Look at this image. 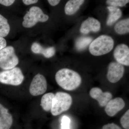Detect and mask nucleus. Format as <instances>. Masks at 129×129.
<instances>
[{
  "mask_svg": "<svg viewBox=\"0 0 129 129\" xmlns=\"http://www.w3.org/2000/svg\"><path fill=\"white\" fill-rule=\"evenodd\" d=\"M55 80L61 88L69 91L78 88L82 81L81 77L78 73L67 68L58 70L55 75Z\"/></svg>",
  "mask_w": 129,
  "mask_h": 129,
  "instance_id": "f257e3e1",
  "label": "nucleus"
},
{
  "mask_svg": "<svg viewBox=\"0 0 129 129\" xmlns=\"http://www.w3.org/2000/svg\"><path fill=\"white\" fill-rule=\"evenodd\" d=\"M114 41L111 36L102 35L97 37L90 44L89 50L94 56H100L109 53L112 50Z\"/></svg>",
  "mask_w": 129,
  "mask_h": 129,
  "instance_id": "f03ea898",
  "label": "nucleus"
},
{
  "mask_svg": "<svg viewBox=\"0 0 129 129\" xmlns=\"http://www.w3.org/2000/svg\"><path fill=\"white\" fill-rule=\"evenodd\" d=\"M71 96L65 92H58L55 94L51 110L53 116L60 115L63 112L68 111L72 103Z\"/></svg>",
  "mask_w": 129,
  "mask_h": 129,
  "instance_id": "7ed1b4c3",
  "label": "nucleus"
},
{
  "mask_svg": "<svg viewBox=\"0 0 129 129\" xmlns=\"http://www.w3.org/2000/svg\"><path fill=\"white\" fill-rule=\"evenodd\" d=\"M18 58L14 47H6L0 51V68L4 70L12 69L18 64Z\"/></svg>",
  "mask_w": 129,
  "mask_h": 129,
  "instance_id": "20e7f679",
  "label": "nucleus"
},
{
  "mask_svg": "<svg viewBox=\"0 0 129 129\" xmlns=\"http://www.w3.org/2000/svg\"><path fill=\"white\" fill-rule=\"evenodd\" d=\"M48 19V15L44 14L40 8L32 7L24 17L22 25L25 28L32 27L39 22H46Z\"/></svg>",
  "mask_w": 129,
  "mask_h": 129,
  "instance_id": "39448f33",
  "label": "nucleus"
},
{
  "mask_svg": "<svg viewBox=\"0 0 129 129\" xmlns=\"http://www.w3.org/2000/svg\"><path fill=\"white\" fill-rule=\"evenodd\" d=\"M24 76L19 68L15 67L12 69L0 72V83L4 84L18 86L22 84Z\"/></svg>",
  "mask_w": 129,
  "mask_h": 129,
  "instance_id": "423d86ee",
  "label": "nucleus"
},
{
  "mask_svg": "<svg viewBox=\"0 0 129 129\" xmlns=\"http://www.w3.org/2000/svg\"><path fill=\"white\" fill-rule=\"evenodd\" d=\"M47 82L45 76L40 74L34 76L31 81L29 88L30 94L37 96L43 94L47 90Z\"/></svg>",
  "mask_w": 129,
  "mask_h": 129,
  "instance_id": "0eeeda50",
  "label": "nucleus"
},
{
  "mask_svg": "<svg viewBox=\"0 0 129 129\" xmlns=\"http://www.w3.org/2000/svg\"><path fill=\"white\" fill-rule=\"evenodd\" d=\"M124 71V67L122 64L115 62H111L109 64L107 78L111 83H117L123 77Z\"/></svg>",
  "mask_w": 129,
  "mask_h": 129,
  "instance_id": "6e6552de",
  "label": "nucleus"
},
{
  "mask_svg": "<svg viewBox=\"0 0 129 129\" xmlns=\"http://www.w3.org/2000/svg\"><path fill=\"white\" fill-rule=\"evenodd\" d=\"M113 55L117 62L129 66V48L127 45L120 44L117 46L114 51Z\"/></svg>",
  "mask_w": 129,
  "mask_h": 129,
  "instance_id": "1a4fd4ad",
  "label": "nucleus"
},
{
  "mask_svg": "<svg viewBox=\"0 0 129 129\" xmlns=\"http://www.w3.org/2000/svg\"><path fill=\"white\" fill-rule=\"evenodd\" d=\"M89 93L90 96L96 100L102 107L106 106L112 98V95L111 92L108 91L103 92L101 89L97 87L92 88Z\"/></svg>",
  "mask_w": 129,
  "mask_h": 129,
  "instance_id": "9d476101",
  "label": "nucleus"
},
{
  "mask_svg": "<svg viewBox=\"0 0 129 129\" xmlns=\"http://www.w3.org/2000/svg\"><path fill=\"white\" fill-rule=\"evenodd\" d=\"M125 106L123 99L120 97L111 99L106 105L105 111L110 117H113L119 111L122 110Z\"/></svg>",
  "mask_w": 129,
  "mask_h": 129,
  "instance_id": "9b49d317",
  "label": "nucleus"
},
{
  "mask_svg": "<svg viewBox=\"0 0 129 129\" xmlns=\"http://www.w3.org/2000/svg\"><path fill=\"white\" fill-rule=\"evenodd\" d=\"M101 24L99 21L93 17H89L81 24L80 32L87 34L90 32H97L101 29Z\"/></svg>",
  "mask_w": 129,
  "mask_h": 129,
  "instance_id": "f8f14e48",
  "label": "nucleus"
},
{
  "mask_svg": "<svg viewBox=\"0 0 129 129\" xmlns=\"http://www.w3.org/2000/svg\"><path fill=\"white\" fill-rule=\"evenodd\" d=\"M13 123L11 114L7 108L0 103V129H10Z\"/></svg>",
  "mask_w": 129,
  "mask_h": 129,
  "instance_id": "ddd939ff",
  "label": "nucleus"
},
{
  "mask_svg": "<svg viewBox=\"0 0 129 129\" xmlns=\"http://www.w3.org/2000/svg\"><path fill=\"white\" fill-rule=\"evenodd\" d=\"M31 49L34 53L42 54L47 58L52 57L56 52L55 48L53 47L44 48L37 42H34L32 44Z\"/></svg>",
  "mask_w": 129,
  "mask_h": 129,
  "instance_id": "4468645a",
  "label": "nucleus"
},
{
  "mask_svg": "<svg viewBox=\"0 0 129 129\" xmlns=\"http://www.w3.org/2000/svg\"><path fill=\"white\" fill-rule=\"evenodd\" d=\"M84 0H70L65 5L64 12L68 15H72L76 13L80 6L84 2Z\"/></svg>",
  "mask_w": 129,
  "mask_h": 129,
  "instance_id": "2eb2a0df",
  "label": "nucleus"
},
{
  "mask_svg": "<svg viewBox=\"0 0 129 129\" xmlns=\"http://www.w3.org/2000/svg\"><path fill=\"white\" fill-rule=\"evenodd\" d=\"M107 9L109 14L107 21V24L108 26H111L121 17L122 12L118 8L114 7L108 6Z\"/></svg>",
  "mask_w": 129,
  "mask_h": 129,
  "instance_id": "dca6fc26",
  "label": "nucleus"
},
{
  "mask_svg": "<svg viewBox=\"0 0 129 129\" xmlns=\"http://www.w3.org/2000/svg\"><path fill=\"white\" fill-rule=\"evenodd\" d=\"M55 95V94L52 92H48L42 96L41 101V106L43 110L46 112L51 111Z\"/></svg>",
  "mask_w": 129,
  "mask_h": 129,
  "instance_id": "f3484780",
  "label": "nucleus"
},
{
  "mask_svg": "<svg viewBox=\"0 0 129 129\" xmlns=\"http://www.w3.org/2000/svg\"><path fill=\"white\" fill-rule=\"evenodd\" d=\"M114 30L117 34L124 35L129 32V19H123L118 22L114 26Z\"/></svg>",
  "mask_w": 129,
  "mask_h": 129,
  "instance_id": "a211bd4d",
  "label": "nucleus"
},
{
  "mask_svg": "<svg viewBox=\"0 0 129 129\" xmlns=\"http://www.w3.org/2000/svg\"><path fill=\"white\" fill-rule=\"evenodd\" d=\"M10 30L7 19L0 14V37L3 38L7 36Z\"/></svg>",
  "mask_w": 129,
  "mask_h": 129,
  "instance_id": "6ab92c4d",
  "label": "nucleus"
},
{
  "mask_svg": "<svg viewBox=\"0 0 129 129\" xmlns=\"http://www.w3.org/2000/svg\"><path fill=\"white\" fill-rule=\"evenodd\" d=\"M92 41L91 37H82L79 38L76 40V47L78 50H83L89 45Z\"/></svg>",
  "mask_w": 129,
  "mask_h": 129,
  "instance_id": "aec40b11",
  "label": "nucleus"
},
{
  "mask_svg": "<svg viewBox=\"0 0 129 129\" xmlns=\"http://www.w3.org/2000/svg\"><path fill=\"white\" fill-rule=\"evenodd\" d=\"M129 2L128 0H108L106 2L107 4L110 5V6L116 7L124 6Z\"/></svg>",
  "mask_w": 129,
  "mask_h": 129,
  "instance_id": "412c9836",
  "label": "nucleus"
},
{
  "mask_svg": "<svg viewBox=\"0 0 129 129\" xmlns=\"http://www.w3.org/2000/svg\"><path fill=\"white\" fill-rule=\"evenodd\" d=\"M120 123L125 129H129V110H127L122 116L120 120Z\"/></svg>",
  "mask_w": 129,
  "mask_h": 129,
  "instance_id": "4be33fe9",
  "label": "nucleus"
},
{
  "mask_svg": "<svg viewBox=\"0 0 129 129\" xmlns=\"http://www.w3.org/2000/svg\"><path fill=\"white\" fill-rule=\"evenodd\" d=\"M71 120L68 116H63L61 120V129H70Z\"/></svg>",
  "mask_w": 129,
  "mask_h": 129,
  "instance_id": "5701e85b",
  "label": "nucleus"
},
{
  "mask_svg": "<svg viewBox=\"0 0 129 129\" xmlns=\"http://www.w3.org/2000/svg\"><path fill=\"white\" fill-rule=\"evenodd\" d=\"M102 129H122L117 124L111 123L105 125L103 127Z\"/></svg>",
  "mask_w": 129,
  "mask_h": 129,
  "instance_id": "b1692460",
  "label": "nucleus"
},
{
  "mask_svg": "<svg viewBox=\"0 0 129 129\" xmlns=\"http://www.w3.org/2000/svg\"><path fill=\"white\" fill-rule=\"evenodd\" d=\"M14 2V0H0V4L5 6H9L12 5Z\"/></svg>",
  "mask_w": 129,
  "mask_h": 129,
  "instance_id": "393cba45",
  "label": "nucleus"
},
{
  "mask_svg": "<svg viewBox=\"0 0 129 129\" xmlns=\"http://www.w3.org/2000/svg\"><path fill=\"white\" fill-rule=\"evenodd\" d=\"M7 42L4 38L0 37V51L6 47Z\"/></svg>",
  "mask_w": 129,
  "mask_h": 129,
  "instance_id": "a878e982",
  "label": "nucleus"
},
{
  "mask_svg": "<svg viewBox=\"0 0 129 129\" xmlns=\"http://www.w3.org/2000/svg\"><path fill=\"white\" fill-rule=\"evenodd\" d=\"M24 4L26 5H29L31 4H35L38 2L37 0H23L22 1Z\"/></svg>",
  "mask_w": 129,
  "mask_h": 129,
  "instance_id": "bb28decb",
  "label": "nucleus"
},
{
  "mask_svg": "<svg viewBox=\"0 0 129 129\" xmlns=\"http://www.w3.org/2000/svg\"><path fill=\"white\" fill-rule=\"evenodd\" d=\"M50 5L52 6H55L59 4L60 1L58 0H48L47 1Z\"/></svg>",
  "mask_w": 129,
  "mask_h": 129,
  "instance_id": "cd10ccee",
  "label": "nucleus"
}]
</instances>
